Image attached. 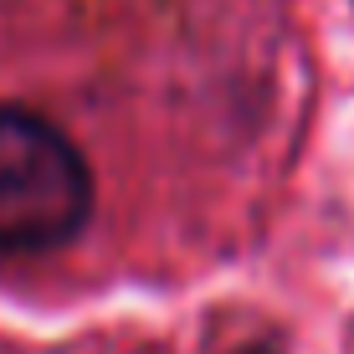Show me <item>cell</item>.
Segmentation results:
<instances>
[{"label": "cell", "mask_w": 354, "mask_h": 354, "mask_svg": "<svg viewBox=\"0 0 354 354\" xmlns=\"http://www.w3.org/2000/svg\"><path fill=\"white\" fill-rule=\"evenodd\" d=\"M97 185L82 149L36 108L0 103V257L62 252L88 231Z\"/></svg>", "instance_id": "cell-1"}, {"label": "cell", "mask_w": 354, "mask_h": 354, "mask_svg": "<svg viewBox=\"0 0 354 354\" xmlns=\"http://www.w3.org/2000/svg\"><path fill=\"white\" fill-rule=\"evenodd\" d=\"M241 354H277V349H267V344H252V349H241Z\"/></svg>", "instance_id": "cell-2"}]
</instances>
